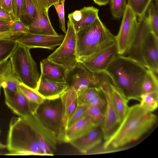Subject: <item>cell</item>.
<instances>
[{
    "instance_id": "cell-1",
    "label": "cell",
    "mask_w": 158,
    "mask_h": 158,
    "mask_svg": "<svg viewBox=\"0 0 158 158\" xmlns=\"http://www.w3.org/2000/svg\"><path fill=\"white\" fill-rule=\"evenodd\" d=\"M148 69L126 56L118 54L105 70L112 84L129 100L140 102Z\"/></svg>"
},
{
    "instance_id": "cell-2",
    "label": "cell",
    "mask_w": 158,
    "mask_h": 158,
    "mask_svg": "<svg viewBox=\"0 0 158 158\" xmlns=\"http://www.w3.org/2000/svg\"><path fill=\"white\" fill-rule=\"evenodd\" d=\"M157 117L143 109L139 104L129 107L122 121L105 140L103 148H118L139 139L156 124Z\"/></svg>"
},
{
    "instance_id": "cell-3",
    "label": "cell",
    "mask_w": 158,
    "mask_h": 158,
    "mask_svg": "<svg viewBox=\"0 0 158 158\" xmlns=\"http://www.w3.org/2000/svg\"><path fill=\"white\" fill-rule=\"evenodd\" d=\"M126 55L158 74V36L151 31L146 14L139 18L135 37Z\"/></svg>"
},
{
    "instance_id": "cell-4",
    "label": "cell",
    "mask_w": 158,
    "mask_h": 158,
    "mask_svg": "<svg viewBox=\"0 0 158 158\" xmlns=\"http://www.w3.org/2000/svg\"><path fill=\"white\" fill-rule=\"evenodd\" d=\"M6 148L8 155H44L32 129L23 117H13L10 120Z\"/></svg>"
},
{
    "instance_id": "cell-5",
    "label": "cell",
    "mask_w": 158,
    "mask_h": 158,
    "mask_svg": "<svg viewBox=\"0 0 158 158\" xmlns=\"http://www.w3.org/2000/svg\"><path fill=\"white\" fill-rule=\"evenodd\" d=\"M76 52L79 62L116 43L113 35L98 17L76 32Z\"/></svg>"
},
{
    "instance_id": "cell-6",
    "label": "cell",
    "mask_w": 158,
    "mask_h": 158,
    "mask_svg": "<svg viewBox=\"0 0 158 158\" xmlns=\"http://www.w3.org/2000/svg\"><path fill=\"white\" fill-rule=\"evenodd\" d=\"M30 50L28 48L18 44L10 60L21 82L36 90L40 75Z\"/></svg>"
},
{
    "instance_id": "cell-7",
    "label": "cell",
    "mask_w": 158,
    "mask_h": 158,
    "mask_svg": "<svg viewBox=\"0 0 158 158\" xmlns=\"http://www.w3.org/2000/svg\"><path fill=\"white\" fill-rule=\"evenodd\" d=\"M34 114L56 135L58 143L63 142L65 131L62 123L63 109L60 97L45 99Z\"/></svg>"
},
{
    "instance_id": "cell-8",
    "label": "cell",
    "mask_w": 158,
    "mask_h": 158,
    "mask_svg": "<svg viewBox=\"0 0 158 158\" xmlns=\"http://www.w3.org/2000/svg\"><path fill=\"white\" fill-rule=\"evenodd\" d=\"M107 75L105 72L93 73L78 62L68 71L65 82L79 94L89 88H100Z\"/></svg>"
},
{
    "instance_id": "cell-9",
    "label": "cell",
    "mask_w": 158,
    "mask_h": 158,
    "mask_svg": "<svg viewBox=\"0 0 158 158\" xmlns=\"http://www.w3.org/2000/svg\"><path fill=\"white\" fill-rule=\"evenodd\" d=\"M47 58L63 66L67 71L79 62L76 52V32L70 20L67 22V29L63 42Z\"/></svg>"
},
{
    "instance_id": "cell-10",
    "label": "cell",
    "mask_w": 158,
    "mask_h": 158,
    "mask_svg": "<svg viewBox=\"0 0 158 158\" xmlns=\"http://www.w3.org/2000/svg\"><path fill=\"white\" fill-rule=\"evenodd\" d=\"M119 31L115 36L118 54L125 56L135 37L138 27L137 16L127 5Z\"/></svg>"
},
{
    "instance_id": "cell-11",
    "label": "cell",
    "mask_w": 158,
    "mask_h": 158,
    "mask_svg": "<svg viewBox=\"0 0 158 158\" xmlns=\"http://www.w3.org/2000/svg\"><path fill=\"white\" fill-rule=\"evenodd\" d=\"M111 83L110 80L107 76L100 87L106 101L103 121L101 127L105 141L110 136L118 125L116 111L112 94Z\"/></svg>"
},
{
    "instance_id": "cell-12",
    "label": "cell",
    "mask_w": 158,
    "mask_h": 158,
    "mask_svg": "<svg viewBox=\"0 0 158 158\" xmlns=\"http://www.w3.org/2000/svg\"><path fill=\"white\" fill-rule=\"evenodd\" d=\"M23 118L34 133L44 155H53L58 143L55 135L34 114Z\"/></svg>"
},
{
    "instance_id": "cell-13",
    "label": "cell",
    "mask_w": 158,
    "mask_h": 158,
    "mask_svg": "<svg viewBox=\"0 0 158 158\" xmlns=\"http://www.w3.org/2000/svg\"><path fill=\"white\" fill-rule=\"evenodd\" d=\"M118 54L116 43L79 61L87 69L94 73L104 72Z\"/></svg>"
},
{
    "instance_id": "cell-14",
    "label": "cell",
    "mask_w": 158,
    "mask_h": 158,
    "mask_svg": "<svg viewBox=\"0 0 158 158\" xmlns=\"http://www.w3.org/2000/svg\"><path fill=\"white\" fill-rule=\"evenodd\" d=\"M3 91L5 103L14 114L24 118L35 113L39 105L30 101L18 89L15 91Z\"/></svg>"
},
{
    "instance_id": "cell-15",
    "label": "cell",
    "mask_w": 158,
    "mask_h": 158,
    "mask_svg": "<svg viewBox=\"0 0 158 158\" xmlns=\"http://www.w3.org/2000/svg\"><path fill=\"white\" fill-rule=\"evenodd\" d=\"M65 37V35L52 36L29 32L23 34L16 40L18 44L30 49L38 48L53 49L61 44Z\"/></svg>"
},
{
    "instance_id": "cell-16",
    "label": "cell",
    "mask_w": 158,
    "mask_h": 158,
    "mask_svg": "<svg viewBox=\"0 0 158 158\" xmlns=\"http://www.w3.org/2000/svg\"><path fill=\"white\" fill-rule=\"evenodd\" d=\"M69 88L66 82L60 81L41 74L36 90L45 99L60 97Z\"/></svg>"
},
{
    "instance_id": "cell-17",
    "label": "cell",
    "mask_w": 158,
    "mask_h": 158,
    "mask_svg": "<svg viewBox=\"0 0 158 158\" xmlns=\"http://www.w3.org/2000/svg\"><path fill=\"white\" fill-rule=\"evenodd\" d=\"M32 0L36 10L37 16L35 20L28 26L29 32L41 35H58L52 25L48 11L44 10L36 0Z\"/></svg>"
},
{
    "instance_id": "cell-18",
    "label": "cell",
    "mask_w": 158,
    "mask_h": 158,
    "mask_svg": "<svg viewBox=\"0 0 158 158\" xmlns=\"http://www.w3.org/2000/svg\"><path fill=\"white\" fill-rule=\"evenodd\" d=\"M103 139L101 127L96 126L82 136L70 143L81 153L86 154L99 145Z\"/></svg>"
},
{
    "instance_id": "cell-19",
    "label": "cell",
    "mask_w": 158,
    "mask_h": 158,
    "mask_svg": "<svg viewBox=\"0 0 158 158\" xmlns=\"http://www.w3.org/2000/svg\"><path fill=\"white\" fill-rule=\"evenodd\" d=\"M98 12V9L93 6L84 7L69 14L68 18L77 32L94 22L99 17Z\"/></svg>"
},
{
    "instance_id": "cell-20",
    "label": "cell",
    "mask_w": 158,
    "mask_h": 158,
    "mask_svg": "<svg viewBox=\"0 0 158 158\" xmlns=\"http://www.w3.org/2000/svg\"><path fill=\"white\" fill-rule=\"evenodd\" d=\"M96 126H97L86 114L65 130L63 142L70 143L82 136Z\"/></svg>"
},
{
    "instance_id": "cell-21",
    "label": "cell",
    "mask_w": 158,
    "mask_h": 158,
    "mask_svg": "<svg viewBox=\"0 0 158 158\" xmlns=\"http://www.w3.org/2000/svg\"><path fill=\"white\" fill-rule=\"evenodd\" d=\"M20 83L10 59L0 63V85L3 89L10 91H16Z\"/></svg>"
},
{
    "instance_id": "cell-22",
    "label": "cell",
    "mask_w": 158,
    "mask_h": 158,
    "mask_svg": "<svg viewBox=\"0 0 158 158\" xmlns=\"http://www.w3.org/2000/svg\"><path fill=\"white\" fill-rule=\"evenodd\" d=\"M60 98L63 109L62 123L65 131L69 119L78 106V97L75 89L69 87Z\"/></svg>"
},
{
    "instance_id": "cell-23",
    "label": "cell",
    "mask_w": 158,
    "mask_h": 158,
    "mask_svg": "<svg viewBox=\"0 0 158 158\" xmlns=\"http://www.w3.org/2000/svg\"><path fill=\"white\" fill-rule=\"evenodd\" d=\"M41 74L56 80L65 82L67 71L63 66L47 58L40 62Z\"/></svg>"
},
{
    "instance_id": "cell-24",
    "label": "cell",
    "mask_w": 158,
    "mask_h": 158,
    "mask_svg": "<svg viewBox=\"0 0 158 158\" xmlns=\"http://www.w3.org/2000/svg\"><path fill=\"white\" fill-rule=\"evenodd\" d=\"M110 87L118 124L125 116L129 107V100L111 83Z\"/></svg>"
},
{
    "instance_id": "cell-25",
    "label": "cell",
    "mask_w": 158,
    "mask_h": 158,
    "mask_svg": "<svg viewBox=\"0 0 158 158\" xmlns=\"http://www.w3.org/2000/svg\"><path fill=\"white\" fill-rule=\"evenodd\" d=\"M37 13L32 0H23L21 19L23 18L24 23L28 26L36 19Z\"/></svg>"
},
{
    "instance_id": "cell-26",
    "label": "cell",
    "mask_w": 158,
    "mask_h": 158,
    "mask_svg": "<svg viewBox=\"0 0 158 158\" xmlns=\"http://www.w3.org/2000/svg\"><path fill=\"white\" fill-rule=\"evenodd\" d=\"M139 105L145 110L152 112L158 106V91L141 94Z\"/></svg>"
},
{
    "instance_id": "cell-27",
    "label": "cell",
    "mask_w": 158,
    "mask_h": 158,
    "mask_svg": "<svg viewBox=\"0 0 158 158\" xmlns=\"http://www.w3.org/2000/svg\"><path fill=\"white\" fill-rule=\"evenodd\" d=\"M152 70L148 69L142 86V94L158 91L157 75Z\"/></svg>"
},
{
    "instance_id": "cell-28",
    "label": "cell",
    "mask_w": 158,
    "mask_h": 158,
    "mask_svg": "<svg viewBox=\"0 0 158 158\" xmlns=\"http://www.w3.org/2000/svg\"><path fill=\"white\" fill-rule=\"evenodd\" d=\"M18 44L16 40H0V63L8 60Z\"/></svg>"
},
{
    "instance_id": "cell-29",
    "label": "cell",
    "mask_w": 158,
    "mask_h": 158,
    "mask_svg": "<svg viewBox=\"0 0 158 158\" xmlns=\"http://www.w3.org/2000/svg\"><path fill=\"white\" fill-rule=\"evenodd\" d=\"M152 0H127L128 5L139 18L145 14Z\"/></svg>"
},
{
    "instance_id": "cell-30",
    "label": "cell",
    "mask_w": 158,
    "mask_h": 158,
    "mask_svg": "<svg viewBox=\"0 0 158 158\" xmlns=\"http://www.w3.org/2000/svg\"><path fill=\"white\" fill-rule=\"evenodd\" d=\"M18 89L30 101L36 104H40L45 99L36 90L22 83L18 85Z\"/></svg>"
},
{
    "instance_id": "cell-31",
    "label": "cell",
    "mask_w": 158,
    "mask_h": 158,
    "mask_svg": "<svg viewBox=\"0 0 158 158\" xmlns=\"http://www.w3.org/2000/svg\"><path fill=\"white\" fill-rule=\"evenodd\" d=\"M148 8V23L152 31L158 36V8L152 2Z\"/></svg>"
},
{
    "instance_id": "cell-32",
    "label": "cell",
    "mask_w": 158,
    "mask_h": 158,
    "mask_svg": "<svg viewBox=\"0 0 158 158\" xmlns=\"http://www.w3.org/2000/svg\"><path fill=\"white\" fill-rule=\"evenodd\" d=\"M101 92L100 88H88L79 94L78 97V106L89 105L91 100Z\"/></svg>"
},
{
    "instance_id": "cell-33",
    "label": "cell",
    "mask_w": 158,
    "mask_h": 158,
    "mask_svg": "<svg viewBox=\"0 0 158 158\" xmlns=\"http://www.w3.org/2000/svg\"><path fill=\"white\" fill-rule=\"evenodd\" d=\"M127 5V0H110V10L113 18L120 19L122 17Z\"/></svg>"
},
{
    "instance_id": "cell-34",
    "label": "cell",
    "mask_w": 158,
    "mask_h": 158,
    "mask_svg": "<svg viewBox=\"0 0 158 158\" xmlns=\"http://www.w3.org/2000/svg\"><path fill=\"white\" fill-rule=\"evenodd\" d=\"M86 114L89 117L95 124L101 127L104 119V112L99 108L88 105Z\"/></svg>"
},
{
    "instance_id": "cell-35",
    "label": "cell",
    "mask_w": 158,
    "mask_h": 158,
    "mask_svg": "<svg viewBox=\"0 0 158 158\" xmlns=\"http://www.w3.org/2000/svg\"><path fill=\"white\" fill-rule=\"evenodd\" d=\"M88 105L78 106L69 119L66 125V130L86 115Z\"/></svg>"
},
{
    "instance_id": "cell-36",
    "label": "cell",
    "mask_w": 158,
    "mask_h": 158,
    "mask_svg": "<svg viewBox=\"0 0 158 158\" xmlns=\"http://www.w3.org/2000/svg\"><path fill=\"white\" fill-rule=\"evenodd\" d=\"M65 0H63L60 3L54 4V6L58 16L60 27L63 32L66 34V29L64 21V2Z\"/></svg>"
},
{
    "instance_id": "cell-37",
    "label": "cell",
    "mask_w": 158,
    "mask_h": 158,
    "mask_svg": "<svg viewBox=\"0 0 158 158\" xmlns=\"http://www.w3.org/2000/svg\"><path fill=\"white\" fill-rule=\"evenodd\" d=\"M10 31L25 34L29 32V29L28 26L21 20H15L11 26Z\"/></svg>"
},
{
    "instance_id": "cell-38",
    "label": "cell",
    "mask_w": 158,
    "mask_h": 158,
    "mask_svg": "<svg viewBox=\"0 0 158 158\" xmlns=\"http://www.w3.org/2000/svg\"><path fill=\"white\" fill-rule=\"evenodd\" d=\"M22 0H12V15L15 20H21Z\"/></svg>"
},
{
    "instance_id": "cell-39",
    "label": "cell",
    "mask_w": 158,
    "mask_h": 158,
    "mask_svg": "<svg viewBox=\"0 0 158 158\" xmlns=\"http://www.w3.org/2000/svg\"><path fill=\"white\" fill-rule=\"evenodd\" d=\"M23 34L22 32L10 31L0 32V40H16Z\"/></svg>"
},
{
    "instance_id": "cell-40",
    "label": "cell",
    "mask_w": 158,
    "mask_h": 158,
    "mask_svg": "<svg viewBox=\"0 0 158 158\" xmlns=\"http://www.w3.org/2000/svg\"><path fill=\"white\" fill-rule=\"evenodd\" d=\"M0 20L12 22L15 20L11 13L0 7Z\"/></svg>"
},
{
    "instance_id": "cell-41",
    "label": "cell",
    "mask_w": 158,
    "mask_h": 158,
    "mask_svg": "<svg viewBox=\"0 0 158 158\" xmlns=\"http://www.w3.org/2000/svg\"><path fill=\"white\" fill-rule=\"evenodd\" d=\"M0 7L7 10L12 15V0H0Z\"/></svg>"
},
{
    "instance_id": "cell-42",
    "label": "cell",
    "mask_w": 158,
    "mask_h": 158,
    "mask_svg": "<svg viewBox=\"0 0 158 158\" xmlns=\"http://www.w3.org/2000/svg\"><path fill=\"white\" fill-rule=\"evenodd\" d=\"M13 22H9L0 20V32L10 31Z\"/></svg>"
},
{
    "instance_id": "cell-43",
    "label": "cell",
    "mask_w": 158,
    "mask_h": 158,
    "mask_svg": "<svg viewBox=\"0 0 158 158\" xmlns=\"http://www.w3.org/2000/svg\"><path fill=\"white\" fill-rule=\"evenodd\" d=\"M43 9L48 11V0H36Z\"/></svg>"
},
{
    "instance_id": "cell-44",
    "label": "cell",
    "mask_w": 158,
    "mask_h": 158,
    "mask_svg": "<svg viewBox=\"0 0 158 158\" xmlns=\"http://www.w3.org/2000/svg\"><path fill=\"white\" fill-rule=\"evenodd\" d=\"M94 2L99 6L105 5L109 2L110 0H93Z\"/></svg>"
},
{
    "instance_id": "cell-45",
    "label": "cell",
    "mask_w": 158,
    "mask_h": 158,
    "mask_svg": "<svg viewBox=\"0 0 158 158\" xmlns=\"http://www.w3.org/2000/svg\"><path fill=\"white\" fill-rule=\"evenodd\" d=\"M63 0H48V7L49 8L54 4L57 3H60Z\"/></svg>"
},
{
    "instance_id": "cell-46",
    "label": "cell",
    "mask_w": 158,
    "mask_h": 158,
    "mask_svg": "<svg viewBox=\"0 0 158 158\" xmlns=\"http://www.w3.org/2000/svg\"><path fill=\"white\" fill-rule=\"evenodd\" d=\"M6 148V145H5L0 141V150L4 149Z\"/></svg>"
},
{
    "instance_id": "cell-47",
    "label": "cell",
    "mask_w": 158,
    "mask_h": 158,
    "mask_svg": "<svg viewBox=\"0 0 158 158\" xmlns=\"http://www.w3.org/2000/svg\"><path fill=\"white\" fill-rule=\"evenodd\" d=\"M2 87L0 85V96L1 95V88Z\"/></svg>"
},
{
    "instance_id": "cell-48",
    "label": "cell",
    "mask_w": 158,
    "mask_h": 158,
    "mask_svg": "<svg viewBox=\"0 0 158 158\" xmlns=\"http://www.w3.org/2000/svg\"><path fill=\"white\" fill-rule=\"evenodd\" d=\"M0 132H1V130H0Z\"/></svg>"
}]
</instances>
